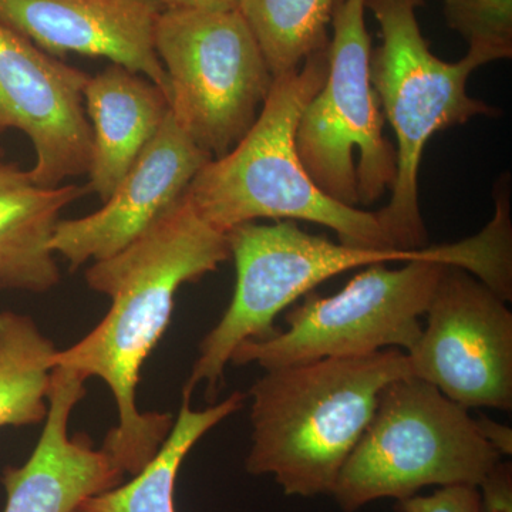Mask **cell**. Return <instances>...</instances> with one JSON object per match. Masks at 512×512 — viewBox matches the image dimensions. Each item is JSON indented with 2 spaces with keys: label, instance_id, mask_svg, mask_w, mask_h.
<instances>
[{
  "label": "cell",
  "instance_id": "obj_7",
  "mask_svg": "<svg viewBox=\"0 0 512 512\" xmlns=\"http://www.w3.org/2000/svg\"><path fill=\"white\" fill-rule=\"evenodd\" d=\"M365 0H340L332 16L328 74L306 104L296 128V150L313 183L349 207H369L392 190L396 147L372 80V39Z\"/></svg>",
  "mask_w": 512,
  "mask_h": 512
},
{
  "label": "cell",
  "instance_id": "obj_24",
  "mask_svg": "<svg viewBox=\"0 0 512 512\" xmlns=\"http://www.w3.org/2000/svg\"><path fill=\"white\" fill-rule=\"evenodd\" d=\"M163 9L174 10H232L239 0H154Z\"/></svg>",
  "mask_w": 512,
  "mask_h": 512
},
{
  "label": "cell",
  "instance_id": "obj_13",
  "mask_svg": "<svg viewBox=\"0 0 512 512\" xmlns=\"http://www.w3.org/2000/svg\"><path fill=\"white\" fill-rule=\"evenodd\" d=\"M154 0H0V22L50 56L103 57L147 77L168 97Z\"/></svg>",
  "mask_w": 512,
  "mask_h": 512
},
{
  "label": "cell",
  "instance_id": "obj_25",
  "mask_svg": "<svg viewBox=\"0 0 512 512\" xmlns=\"http://www.w3.org/2000/svg\"><path fill=\"white\" fill-rule=\"evenodd\" d=\"M5 157H6V154H5V150H3V147L0 146V163H5Z\"/></svg>",
  "mask_w": 512,
  "mask_h": 512
},
{
  "label": "cell",
  "instance_id": "obj_3",
  "mask_svg": "<svg viewBox=\"0 0 512 512\" xmlns=\"http://www.w3.org/2000/svg\"><path fill=\"white\" fill-rule=\"evenodd\" d=\"M326 74L328 49L274 80L248 133L228 154L208 161L188 187L202 220L224 234L261 218L308 221L332 229L349 247L396 249L376 212L333 200L313 183L301 163L296 128Z\"/></svg>",
  "mask_w": 512,
  "mask_h": 512
},
{
  "label": "cell",
  "instance_id": "obj_12",
  "mask_svg": "<svg viewBox=\"0 0 512 512\" xmlns=\"http://www.w3.org/2000/svg\"><path fill=\"white\" fill-rule=\"evenodd\" d=\"M210 160L168 113L103 207L86 217L57 222L50 248L73 269L117 254L183 197Z\"/></svg>",
  "mask_w": 512,
  "mask_h": 512
},
{
  "label": "cell",
  "instance_id": "obj_5",
  "mask_svg": "<svg viewBox=\"0 0 512 512\" xmlns=\"http://www.w3.org/2000/svg\"><path fill=\"white\" fill-rule=\"evenodd\" d=\"M424 3L426 0H365L382 37L370 57V80L397 141L392 198L376 215L399 251L423 249L429 241L420 212L419 171L430 138L476 117L498 114L495 107L467 93L471 74L493 60L470 49L456 63L433 55L417 20V9Z\"/></svg>",
  "mask_w": 512,
  "mask_h": 512
},
{
  "label": "cell",
  "instance_id": "obj_9",
  "mask_svg": "<svg viewBox=\"0 0 512 512\" xmlns=\"http://www.w3.org/2000/svg\"><path fill=\"white\" fill-rule=\"evenodd\" d=\"M383 265L367 266L335 295L309 292L286 315L288 329L242 343L229 363L269 370L384 349L409 352L423 329L420 316L426 315L448 265L431 259L397 269Z\"/></svg>",
  "mask_w": 512,
  "mask_h": 512
},
{
  "label": "cell",
  "instance_id": "obj_21",
  "mask_svg": "<svg viewBox=\"0 0 512 512\" xmlns=\"http://www.w3.org/2000/svg\"><path fill=\"white\" fill-rule=\"evenodd\" d=\"M397 512H481L480 491L471 485L441 487L430 495H413L394 505Z\"/></svg>",
  "mask_w": 512,
  "mask_h": 512
},
{
  "label": "cell",
  "instance_id": "obj_6",
  "mask_svg": "<svg viewBox=\"0 0 512 512\" xmlns=\"http://www.w3.org/2000/svg\"><path fill=\"white\" fill-rule=\"evenodd\" d=\"M501 461L466 407L417 377L387 384L375 414L340 470L332 494L343 512L424 487L483 483Z\"/></svg>",
  "mask_w": 512,
  "mask_h": 512
},
{
  "label": "cell",
  "instance_id": "obj_18",
  "mask_svg": "<svg viewBox=\"0 0 512 512\" xmlns=\"http://www.w3.org/2000/svg\"><path fill=\"white\" fill-rule=\"evenodd\" d=\"M56 352L32 318L0 312V429L45 421Z\"/></svg>",
  "mask_w": 512,
  "mask_h": 512
},
{
  "label": "cell",
  "instance_id": "obj_2",
  "mask_svg": "<svg viewBox=\"0 0 512 512\" xmlns=\"http://www.w3.org/2000/svg\"><path fill=\"white\" fill-rule=\"evenodd\" d=\"M412 375L400 349L265 370L249 390V474H271L286 495L332 494L387 384Z\"/></svg>",
  "mask_w": 512,
  "mask_h": 512
},
{
  "label": "cell",
  "instance_id": "obj_17",
  "mask_svg": "<svg viewBox=\"0 0 512 512\" xmlns=\"http://www.w3.org/2000/svg\"><path fill=\"white\" fill-rule=\"evenodd\" d=\"M244 402L245 394L235 392L207 409L194 410L191 393L183 390L180 413L153 460L128 483L86 498L72 512H177L175 484L188 453Z\"/></svg>",
  "mask_w": 512,
  "mask_h": 512
},
{
  "label": "cell",
  "instance_id": "obj_11",
  "mask_svg": "<svg viewBox=\"0 0 512 512\" xmlns=\"http://www.w3.org/2000/svg\"><path fill=\"white\" fill-rule=\"evenodd\" d=\"M89 77L0 22V133L19 130L29 137L33 183L59 187L89 173L92 127L84 109Z\"/></svg>",
  "mask_w": 512,
  "mask_h": 512
},
{
  "label": "cell",
  "instance_id": "obj_19",
  "mask_svg": "<svg viewBox=\"0 0 512 512\" xmlns=\"http://www.w3.org/2000/svg\"><path fill=\"white\" fill-rule=\"evenodd\" d=\"M340 0H239L274 79L298 70L309 56L328 49L329 26Z\"/></svg>",
  "mask_w": 512,
  "mask_h": 512
},
{
  "label": "cell",
  "instance_id": "obj_10",
  "mask_svg": "<svg viewBox=\"0 0 512 512\" xmlns=\"http://www.w3.org/2000/svg\"><path fill=\"white\" fill-rule=\"evenodd\" d=\"M407 352L412 375L470 409H512V313L466 269L448 265Z\"/></svg>",
  "mask_w": 512,
  "mask_h": 512
},
{
  "label": "cell",
  "instance_id": "obj_20",
  "mask_svg": "<svg viewBox=\"0 0 512 512\" xmlns=\"http://www.w3.org/2000/svg\"><path fill=\"white\" fill-rule=\"evenodd\" d=\"M447 25L468 49L495 60L512 56V0H443Z\"/></svg>",
  "mask_w": 512,
  "mask_h": 512
},
{
  "label": "cell",
  "instance_id": "obj_16",
  "mask_svg": "<svg viewBox=\"0 0 512 512\" xmlns=\"http://www.w3.org/2000/svg\"><path fill=\"white\" fill-rule=\"evenodd\" d=\"M83 194L76 184L42 187L28 170L0 163V289L45 293L59 285L50 241L64 208Z\"/></svg>",
  "mask_w": 512,
  "mask_h": 512
},
{
  "label": "cell",
  "instance_id": "obj_15",
  "mask_svg": "<svg viewBox=\"0 0 512 512\" xmlns=\"http://www.w3.org/2000/svg\"><path fill=\"white\" fill-rule=\"evenodd\" d=\"M84 109L92 127L89 190L106 201L157 136L170 101L147 77L111 63L87 80Z\"/></svg>",
  "mask_w": 512,
  "mask_h": 512
},
{
  "label": "cell",
  "instance_id": "obj_23",
  "mask_svg": "<svg viewBox=\"0 0 512 512\" xmlns=\"http://www.w3.org/2000/svg\"><path fill=\"white\" fill-rule=\"evenodd\" d=\"M476 423L484 439L500 453V456H511L512 431L510 427L497 423L481 413L478 414Z\"/></svg>",
  "mask_w": 512,
  "mask_h": 512
},
{
  "label": "cell",
  "instance_id": "obj_14",
  "mask_svg": "<svg viewBox=\"0 0 512 512\" xmlns=\"http://www.w3.org/2000/svg\"><path fill=\"white\" fill-rule=\"evenodd\" d=\"M86 380L55 366L47 396L45 427L28 461L3 470L5 512H72L86 498L117 487L121 473L86 434L70 436L69 420L83 399Z\"/></svg>",
  "mask_w": 512,
  "mask_h": 512
},
{
  "label": "cell",
  "instance_id": "obj_1",
  "mask_svg": "<svg viewBox=\"0 0 512 512\" xmlns=\"http://www.w3.org/2000/svg\"><path fill=\"white\" fill-rule=\"evenodd\" d=\"M229 258L227 234L202 220L185 192L130 245L87 269V285L109 296L110 311L72 348L57 350L53 363L109 386L119 420L101 448L121 473H140L173 429L171 414L140 412L136 399L141 369L170 325L175 296Z\"/></svg>",
  "mask_w": 512,
  "mask_h": 512
},
{
  "label": "cell",
  "instance_id": "obj_8",
  "mask_svg": "<svg viewBox=\"0 0 512 512\" xmlns=\"http://www.w3.org/2000/svg\"><path fill=\"white\" fill-rule=\"evenodd\" d=\"M154 46L170 113L211 158L228 154L258 119L274 77L238 9H163Z\"/></svg>",
  "mask_w": 512,
  "mask_h": 512
},
{
  "label": "cell",
  "instance_id": "obj_22",
  "mask_svg": "<svg viewBox=\"0 0 512 512\" xmlns=\"http://www.w3.org/2000/svg\"><path fill=\"white\" fill-rule=\"evenodd\" d=\"M481 512H512V468L510 463H500L478 485Z\"/></svg>",
  "mask_w": 512,
  "mask_h": 512
},
{
  "label": "cell",
  "instance_id": "obj_4",
  "mask_svg": "<svg viewBox=\"0 0 512 512\" xmlns=\"http://www.w3.org/2000/svg\"><path fill=\"white\" fill-rule=\"evenodd\" d=\"M227 237L237 269L234 296L220 322L202 339L183 389L192 394L204 383L208 400L220 392L225 367L238 346L274 336L276 316L333 276L362 266L417 259L443 262L481 276L491 264L490 245L480 234L416 251H382L336 244L285 220L272 225L248 222L231 229Z\"/></svg>",
  "mask_w": 512,
  "mask_h": 512
}]
</instances>
